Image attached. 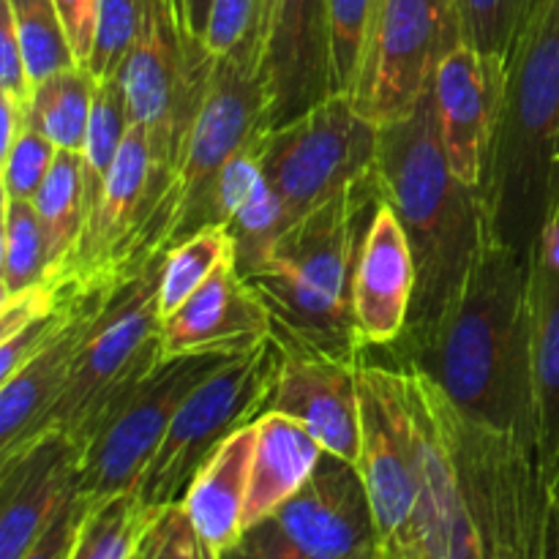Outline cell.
<instances>
[{
	"mask_svg": "<svg viewBox=\"0 0 559 559\" xmlns=\"http://www.w3.org/2000/svg\"><path fill=\"white\" fill-rule=\"evenodd\" d=\"M442 388L469 424L535 437L530 380V260L484 218L478 243L445 309L407 360Z\"/></svg>",
	"mask_w": 559,
	"mask_h": 559,
	"instance_id": "obj_1",
	"label": "cell"
},
{
	"mask_svg": "<svg viewBox=\"0 0 559 559\" xmlns=\"http://www.w3.org/2000/svg\"><path fill=\"white\" fill-rule=\"evenodd\" d=\"M559 164V0H524L500 63V102L480 207L530 260Z\"/></svg>",
	"mask_w": 559,
	"mask_h": 559,
	"instance_id": "obj_2",
	"label": "cell"
},
{
	"mask_svg": "<svg viewBox=\"0 0 559 559\" xmlns=\"http://www.w3.org/2000/svg\"><path fill=\"white\" fill-rule=\"evenodd\" d=\"M374 186L377 200H385L402 222L418 265V289L404 333L413 344L442 314L484 227L480 191L467 189L451 173L442 151L431 87L409 118L380 129Z\"/></svg>",
	"mask_w": 559,
	"mask_h": 559,
	"instance_id": "obj_3",
	"label": "cell"
},
{
	"mask_svg": "<svg viewBox=\"0 0 559 559\" xmlns=\"http://www.w3.org/2000/svg\"><path fill=\"white\" fill-rule=\"evenodd\" d=\"M369 202H377L374 180L287 224L246 267V282L271 311L273 342L364 358L369 347L355 325L353 267L355 224Z\"/></svg>",
	"mask_w": 559,
	"mask_h": 559,
	"instance_id": "obj_4",
	"label": "cell"
},
{
	"mask_svg": "<svg viewBox=\"0 0 559 559\" xmlns=\"http://www.w3.org/2000/svg\"><path fill=\"white\" fill-rule=\"evenodd\" d=\"M162 262L123 284L104 304L82 336L71 360L69 380L36 437L60 431L80 442L96 426L104 409L162 360V314H158Z\"/></svg>",
	"mask_w": 559,
	"mask_h": 559,
	"instance_id": "obj_5",
	"label": "cell"
},
{
	"mask_svg": "<svg viewBox=\"0 0 559 559\" xmlns=\"http://www.w3.org/2000/svg\"><path fill=\"white\" fill-rule=\"evenodd\" d=\"M278 366L282 353L271 336L262 347L229 358L189 393L134 489L145 506L169 508L183 500L207 456L235 429L254 424L267 409Z\"/></svg>",
	"mask_w": 559,
	"mask_h": 559,
	"instance_id": "obj_6",
	"label": "cell"
},
{
	"mask_svg": "<svg viewBox=\"0 0 559 559\" xmlns=\"http://www.w3.org/2000/svg\"><path fill=\"white\" fill-rule=\"evenodd\" d=\"M377 147L380 126L360 112L353 96L333 93L300 118L267 131L257 156L293 224L342 191L371 183Z\"/></svg>",
	"mask_w": 559,
	"mask_h": 559,
	"instance_id": "obj_7",
	"label": "cell"
},
{
	"mask_svg": "<svg viewBox=\"0 0 559 559\" xmlns=\"http://www.w3.org/2000/svg\"><path fill=\"white\" fill-rule=\"evenodd\" d=\"M240 353H186L162 358L120 393L80 445V491L91 502L134 491L180 404L202 380Z\"/></svg>",
	"mask_w": 559,
	"mask_h": 559,
	"instance_id": "obj_8",
	"label": "cell"
},
{
	"mask_svg": "<svg viewBox=\"0 0 559 559\" xmlns=\"http://www.w3.org/2000/svg\"><path fill=\"white\" fill-rule=\"evenodd\" d=\"M205 44L189 31L183 0H147L142 31L118 71L129 123L178 173L180 153L213 69Z\"/></svg>",
	"mask_w": 559,
	"mask_h": 559,
	"instance_id": "obj_9",
	"label": "cell"
},
{
	"mask_svg": "<svg viewBox=\"0 0 559 559\" xmlns=\"http://www.w3.org/2000/svg\"><path fill=\"white\" fill-rule=\"evenodd\" d=\"M271 131L260 33L213 60L200 109L178 162L180 229L178 243L211 224V194L224 164L260 145Z\"/></svg>",
	"mask_w": 559,
	"mask_h": 559,
	"instance_id": "obj_10",
	"label": "cell"
},
{
	"mask_svg": "<svg viewBox=\"0 0 559 559\" xmlns=\"http://www.w3.org/2000/svg\"><path fill=\"white\" fill-rule=\"evenodd\" d=\"M462 38L459 0H380L364 82L360 112L391 126L409 118L429 93L440 60Z\"/></svg>",
	"mask_w": 559,
	"mask_h": 559,
	"instance_id": "obj_11",
	"label": "cell"
},
{
	"mask_svg": "<svg viewBox=\"0 0 559 559\" xmlns=\"http://www.w3.org/2000/svg\"><path fill=\"white\" fill-rule=\"evenodd\" d=\"M360 459L382 544L415 540L413 513L418 500V442L402 369L366 360L358 364Z\"/></svg>",
	"mask_w": 559,
	"mask_h": 559,
	"instance_id": "obj_12",
	"label": "cell"
},
{
	"mask_svg": "<svg viewBox=\"0 0 559 559\" xmlns=\"http://www.w3.org/2000/svg\"><path fill=\"white\" fill-rule=\"evenodd\" d=\"M418 442V500L413 513L418 559H480L453 448V404L420 366L404 364Z\"/></svg>",
	"mask_w": 559,
	"mask_h": 559,
	"instance_id": "obj_13",
	"label": "cell"
},
{
	"mask_svg": "<svg viewBox=\"0 0 559 559\" xmlns=\"http://www.w3.org/2000/svg\"><path fill=\"white\" fill-rule=\"evenodd\" d=\"M293 549L309 559H380L382 538L360 469L322 453L314 475L271 516Z\"/></svg>",
	"mask_w": 559,
	"mask_h": 559,
	"instance_id": "obj_14",
	"label": "cell"
},
{
	"mask_svg": "<svg viewBox=\"0 0 559 559\" xmlns=\"http://www.w3.org/2000/svg\"><path fill=\"white\" fill-rule=\"evenodd\" d=\"M260 49L271 129L333 96L328 0H262Z\"/></svg>",
	"mask_w": 559,
	"mask_h": 559,
	"instance_id": "obj_15",
	"label": "cell"
},
{
	"mask_svg": "<svg viewBox=\"0 0 559 559\" xmlns=\"http://www.w3.org/2000/svg\"><path fill=\"white\" fill-rule=\"evenodd\" d=\"M278 380L267 409L298 420L322 451L347 459L358 467L360 459V358L320 353L309 347H284Z\"/></svg>",
	"mask_w": 559,
	"mask_h": 559,
	"instance_id": "obj_16",
	"label": "cell"
},
{
	"mask_svg": "<svg viewBox=\"0 0 559 559\" xmlns=\"http://www.w3.org/2000/svg\"><path fill=\"white\" fill-rule=\"evenodd\" d=\"M431 93L451 173L467 189L480 191L500 102V60L459 41L437 66Z\"/></svg>",
	"mask_w": 559,
	"mask_h": 559,
	"instance_id": "obj_17",
	"label": "cell"
},
{
	"mask_svg": "<svg viewBox=\"0 0 559 559\" xmlns=\"http://www.w3.org/2000/svg\"><path fill=\"white\" fill-rule=\"evenodd\" d=\"M74 491H80V445L60 431H47L3 456L0 559L25 555Z\"/></svg>",
	"mask_w": 559,
	"mask_h": 559,
	"instance_id": "obj_18",
	"label": "cell"
},
{
	"mask_svg": "<svg viewBox=\"0 0 559 559\" xmlns=\"http://www.w3.org/2000/svg\"><path fill=\"white\" fill-rule=\"evenodd\" d=\"M415 289L418 265L407 233L393 207L377 200L353 267L355 325L366 347H393L407 333Z\"/></svg>",
	"mask_w": 559,
	"mask_h": 559,
	"instance_id": "obj_19",
	"label": "cell"
},
{
	"mask_svg": "<svg viewBox=\"0 0 559 559\" xmlns=\"http://www.w3.org/2000/svg\"><path fill=\"white\" fill-rule=\"evenodd\" d=\"M271 342V311L238 260L218 267L175 314L162 320V358L186 353H251Z\"/></svg>",
	"mask_w": 559,
	"mask_h": 559,
	"instance_id": "obj_20",
	"label": "cell"
},
{
	"mask_svg": "<svg viewBox=\"0 0 559 559\" xmlns=\"http://www.w3.org/2000/svg\"><path fill=\"white\" fill-rule=\"evenodd\" d=\"M118 289L82 295L69 325L41 353H36L22 369H16L9 380L0 382V453L3 456L20 451L25 442L38 435L44 418L55 407L66 380H69L71 360H74L82 336Z\"/></svg>",
	"mask_w": 559,
	"mask_h": 559,
	"instance_id": "obj_21",
	"label": "cell"
},
{
	"mask_svg": "<svg viewBox=\"0 0 559 559\" xmlns=\"http://www.w3.org/2000/svg\"><path fill=\"white\" fill-rule=\"evenodd\" d=\"M257 424L235 429L216 451L207 456L200 473L191 478L180 508L189 516L191 527L200 535L202 546L216 559L224 549L243 535L246 497L254 464Z\"/></svg>",
	"mask_w": 559,
	"mask_h": 559,
	"instance_id": "obj_22",
	"label": "cell"
},
{
	"mask_svg": "<svg viewBox=\"0 0 559 559\" xmlns=\"http://www.w3.org/2000/svg\"><path fill=\"white\" fill-rule=\"evenodd\" d=\"M530 380L540 473L559 495V271L530 257Z\"/></svg>",
	"mask_w": 559,
	"mask_h": 559,
	"instance_id": "obj_23",
	"label": "cell"
},
{
	"mask_svg": "<svg viewBox=\"0 0 559 559\" xmlns=\"http://www.w3.org/2000/svg\"><path fill=\"white\" fill-rule=\"evenodd\" d=\"M254 424L257 448L243 527L265 522L289 497L298 495L325 453L320 442L289 415L265 409Z\"/></svg>",
	"mask_w": 559,
	"mask_h": 559,
	"instance_id": "obj_24",
	"label": "cell"
},
{
	"mask_svg": "<svg viewBox=\"0 0 559 559\" xmlns=\"http://www.w3.org/2000/svg\"><path fill=\"white\" fill-rule=\"evenodd\" d=\"M167 508H153L136 491L91 502L71 559H142L147 538Z\"/></svg>",
	"mask_w": 559,
	"mask_h": 559,
	"instance_id": "obj_25",
	"label": "cell"
},
{
	"mask_svg": "<svg viewBox=\"0 0 559 559\" xmlns=\"http://www.w3.org/2000/svg\"><path fill=\"white\" fill-rule=\"evenodd\" d=\"M44 238H47L49 273L58 271L80 243L87 224V191L82 153L58 151L47 180L33 197Z\"/></svg>",
	"mask_w": 559,
	"mask_h": 559,
	"instance_id": "obj_26",
	"label": "cell"
},
{
	"mask_svg": "<svg viewBox=\"0 0 559 559\" xmlns=\"http://www.w3.org/2000/svg\"><path fill=\"white\" fill-rule=\"evenodd\" d=\"M96 80L85 66H71L33 85L27 123L36 126L58 151H82L91 123Z\"/></svg>",
	"mask_w": 559,
	"mask_h": 559,
	"instance_id": "obj_27",
	"label": "cell"
},
{
	"mask_svg": "<svg viewBox=\"0 0 559 559\" xmlns=\"http://www.w3.org/2000/svg\"><path fill=\"white\" fill-rule=\"evenodd\" d=\"M238 260V246L227 224H207L167 251L158 273V314L169 317L222 265Z\"/></svg>",
	"mask_w": 559,
	"mask_h": 559,
	"instance_id": "obj_28",
	"label": "cell"
},
{
	"mask_svg": "<svg viewBox=\"0 0 559 559\" xmlns=\"http://www.w3.org/2000/svg\"><path fill=\"white\" fill-rule=\"evenodd\" d=\"M49 276L47 238L31 200L3 197V298L9 300L25 289L38 287Z\"/></svg>",
	"mask_w": 559,
	"mask_h": 559,
	"instance_id": "obj_29",
	"label": "cell"
},
{
	"mask_svg": "<svg viewBox=\"0 0 559 559\" xmlns=\"http://www.w3.org/2000/svg\"><path fill=\"white\" fill-rule=\"evenodd\" d=\"M380 0H328L333 93L358 96Z\"/></svg>",
	"mask_w": 559,
	"mask_h": 559,
	"instance_id": "obj_30",
	"label": "cell"
},
{
	"mask_svg": "<svg viewBox=\"0 0 559 559\" xmlns=\"http://www.w3.org/2000/svg\"><path fill=\"white\" fill-rule=\"evenodd\" d=\"M3 3L9 5L11 20H14V31L33 85L58 71L80 66L55 0H3Z\"/></svg>",
	"mask_w": 559,
	"mask_h": 559,
	"instance_id": "obj_31",
	"label": "cell"
},
{
	"mask_svg": "<svg viewBox=\"0 0 559 559\" xmlns=\"http://www.w3.org/2000/svg\"><path fill=\"white\" fill-rule=\"evenodd\" d=\"M126 131H129V115H126V98L118 76L96 82L91 123H87V134L80 151L82 169H85L87 216H91L93 205H96L98 194L104 189V180H107L109 169L118 158Z\"/></svg>",
	"mask_w": 559,
	"mask_h": 559,
	"instance_id": "obj_32",
	"label": "cell"
},
{
	"mask_svg": "<svg viewBox=\"0 0 559 559\" xmlns=\"http://www.w3.org/2000/svg\"><path fill=\"white\" fill-rule=\"evenodd\" d=\"M147 0H102L96 25V41H93L91 58L85 69L93 80L104 82L118 76L126 55L134 47L142 31Z\"/></svg>",
	"mask_w": 559,
	"mask_h": 559,
	"instance_id": "obj_33",
	"label": "cell"
},
{
	"mask_svg": "<svg viewBox=\"0 0 559 559\" xmlns=\"http://www.w3.org/2000/svg\"><path fill=\"white\" fill-rule=\"evenodd\" d=\"M524 0H459L462 38L486 58H506Z\"/></svg>",
	"mask_w": 559,
	"mask_h": 559,
	"instance_id": "obj_34",
	"label": "cell"
},
{
	"mask_svg": "<svg viewBox=\"0 0 559 559\" xmlns=\"http://www.w3.org/2000/svg\"><path fill=\"white\" fill-rule=\"evenodd\" d=\"M55 158H58V147L36 126L27 123L14 145L3 153V197L33 202Z\"/></svg>",
	"mask_w": 559,
	"mask_h": 559,
	"instance_id": "obj_35",
	"label": "cell"
},
{
	"mask_svg": "<svg viewBox=\"0 0 559 559\" xmlns=\"http://www.w3.org/2000/svg\"><path fill=\"white\" fill-rule=\"evenodd\" d=\"M265 178V169H262L260 156H257V147L249 151H240L224 164V169L218 173L216 186H213L211 194V224H229L235 213L243 207V202L254 194L257 186Z\"/></svg>",
	"mask_w": 559,
	"mask_h": 559,
	"instance_id": "obj_36",
	"label": "cell"
},
{
	"mask_svg": "<svg viewBox=\"0 0 559 559\" xmlns=\"http://www.w3.org/2000/svg\"><path fill=\"white\" fill-rule=\"evenodd\" d=\"M262 0H213L205 27V49L211 58L233 52L260 33Z\"/></svg>",
	"mask_w": 559,
	"mask_h": 559,
	"instance_id": "obj_37",
	"label": "cell"
},
{
	"mask_svg": "<svg viewBox=\"0 0 559 559\" xmlns=\"http://www.w3.org/2000/svg\"><path fill=\"white\" fill-rule=\"evenodd\" d=\"M142 559H211L200 535L191 527L180 502L169 506L153 527Z\"/></svg>",
	"mask_w": 559,
	"mask_h": 559,
	"instance_id": "obj_38",
	"label": "cell"
},
{
	"mask_svg": "<svg viewBox=\"0 0 559 559\" xmlns=\"http://www.w3.org/2000/svg\"><path fill=\"white\" fill-rule=\"evenodd\" d=\"M87 511H91V500L82 491H74L20 559H71Z\"/></svg>",
	"mask_w": 559,
	"mask_h": 559,
	"instance_id": "obj_39",
	"label": "cell"
},
{
	"mask_svg": "<svg viewBox=\"0 0 559 559\" xmlns=\"http://www.w3.org/2000/svg\"><path fill=\"white\" fill-rule=\"evenodd\" d=\"M31 96L33 82L31 74H27L20 38H16L14 20H11L9 5L0 0V98H9L20 107L31 109Z\"/></svg>",
	"mask_w": 559,
	"mask_h": 559,
	"instance_id": "obj_40",
	"label": "cell"
},
{
	"mask_svg": "<svg viewBox=\"0 0 559 559\" xmlns=\"http://www.w3.org/2000/svg\"><path fill=\"white\" fill-rule=\"evenodd\" d=\"M216 559H309L300 555L298 549L284 540V535L278 533L276 524L271 519L260 524H251L243 530L238 540H235L229 549H224Z\"/></svg>",
	"mask_w": 559,
	"mask_h": 559,
	"instance_id": "obj_41",
	"label": "cell"
},
{
	"mask_svg": "<svg viewBox=\"0 0 559 559\" xmlns=\"http://www.w3.org/2000/svg\"><path fill=\"white\" fill-rule=\"evenodd\" d=\"M55 5H58L60 22H63L71 49H74L76 63L85 66L91 58L93 41H96L102 0H55Z\"/></svg>",
	"mask_w": 559,
	"mask_h": 559,
	"instance_id": "obj_42",
	"label": "cell"
},
{
	"mask_svg": "<svg viewBox=\"0 0 559 559\" xmlns=\"http://www.w3.org/2000/svg\"><path fill=\"white\" fill-rule=\"evenodd\" d=\"M211 3H213V0H183V11H186V22H189V31L194 33L200 41L205 38ZM202 44H205V41H202Z\"/></svg>",
	"mask_w": 559,
	"mask_h": 559,
	"instance_id": "obj_43",
	"label": "cell"
},
{
	"mask_svg": "<svg viewBox=\"0 0 559 559\" xmlns=\"http://www.w3.org/2000/svg\"><path fill=\"white\" fill-rule=\"evenodd\" d=\"M380 559H418L415 540H399V544H382Z\"/></svg>",
	"mask_w": 559,
	"mask_h": 559,
	"instance_id": "obj_44",
	"label": "cell"
}]
</instances>
